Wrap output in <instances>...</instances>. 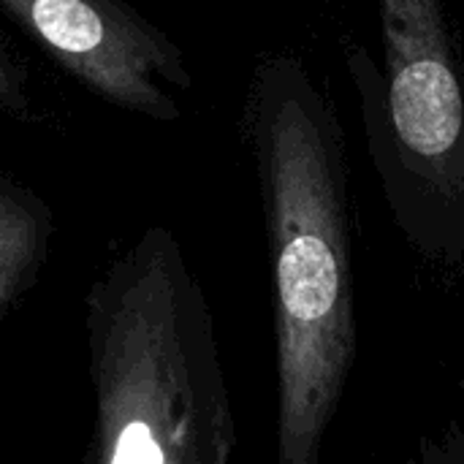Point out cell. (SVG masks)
Instances as JSON below:
<instances>
[{"label": "cell", "mask_w": 464, "mask_h": 464, "mask_svg": "<svg viewBox=\"0 0 464 464\" xmlns=\"http://www.w3.org/2000/svg\"><path fill=\"white\" fill-rule=\"evenodd\" d=\"M95 464H226L237 421L207 296L179 242L147 228L84 299Z\"/></svg>", "instance_id": "cell-2"}, {"label": "cell", "mask_w": 464, "mask_h": 464, "mask_svg": "<svg viewBox=\"0 0 464 464\" xmlns=\"http://www.w3.org/2000/svg\"><path fill=\"white\" fill-rule=\"evenodd\" d=\"M71 76L103 101L174 122L193 87L182 49L125 0H0Z\"/></svg>", "instance_id": "cell-4"}, {"label": "cell", "mask_w": 464, "mask_h": 464, "mask_svg": "<svg viewBox=\"0 0 464 464\" xmlns=\"http://www.w3.org/2000/svg\"><path fill=\"white\" fill-rule=\"evenodd\" d=\"M0 109L8 114H22L27 109V90L24 79L16 65L0 49Z\"/></svg>", "instance_id": "cell-6"}, {"label": "cell", "mask_w": 464, "mask_h": 464, "mask_svg": "<svg viewBox=\"0 0 464 464\" xmlns=\"http://www.w3.org/2000/svg\"><path fill=\"white\" fill-rule=\"evenodd\" d=\"M383 68L345 46L370 158L405 239L464 269V57L446 0H378Z\"/></svg>", "instance_id": "cell-3"}, {"label": "cell", "mask_w": 464, "mask_h": 464, "mask_svg": "<svg viewBox=\"0 0 464 464\" xmlns=\"http://www.w3.org/2000/svg\"><path fill=\"white\" fill-rule=\"evenodd\" d=\"M245 128L264 201L277 340L280 464H318L356 362L345 133L315 73L258 60Z\"/></svg>", "instance_id": "cell-1"}, {"label": "cell", "mask_w": 464, "mask_h": 464, "mask_svg": "<svg viewBox=\"0 0 464 464\" xmlns=\"http://www.w3.org/2000/svg\"><path fill=\"white\" fill-rule=\"evenodd\" d=\"M52 237V215L30 190L0 179V318L38 283Z\"/></svg>", "instance_id": "cell-5"}]
</instances>
